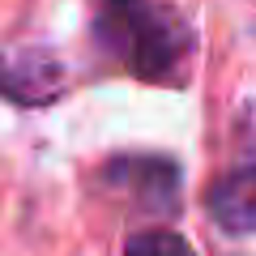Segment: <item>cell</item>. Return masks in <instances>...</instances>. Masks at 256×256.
<instances>
[{"label": "cell", "instance_id": "1", "mask_svg": "<svg viewBox=\"0 0 256 256\" xmlns=\"http://www.w3.org/2000/svg\"><path fill=\"white\" fill-rule=\"evenodd\" d=\"M98 38L141 82H180L192 52V34L158 0H102Z\"/></svg>", "mask_w": 256, "mask_h": 256}, {"label": "cell", "instance_id": "2", "mask_svg": "<svg viewBox=\"0 0 256 256\" xmlns=\"http://www.w3.org/2000/svg\"><path fill=\"white\" fill-rule=\"evenodd\" d=\"M210 218L230 235H256V166L222 175L205 196Z\"/></svg>", "mask_w": 256, "mask_h": 256}, {"label": "cell", "instance_id": "3", "mask_svg": "<svg viewBox=\"0 0 256 256\" xmlns=\"http://www.w3.org/2000/svg\"><path fill=\"white\" fill-rule=\"evenodd\" d=\"M107 184H120L141 205L162 210V205H175V184H180V175L162 158H120V162L107 166Z\"/></svg>", "mask_w": 256, "mask_h": 256}, {"label": "cell", "instance_id": "4", "mask_svg": "<svg viewBox=\"0 0 256 256\" xmlns=\"http://www.w3.org/2000/svg\"><path fill=\"white\" fill-rule=\"evenodd\" d=\"M0 86L13 98H47L56 94V64L43 56H26V60H0Z\"/></svg>", "mask_w": 256, "mask_h": 256}, {"label": "cell", "instance_id": "5", "mask_svg": "<svg viewBox=\"0 0 256 256\" xmlns=\"http://www.w3.org/2000/svg\"><path fill=\"white\" fill-rule=\"evenodd\" d=\"M124 256H196V252L188 248L184 235H175L166 226H150V230H137L124 244Z\"/></svg>", "mask_w": 256, "mask_h": 256}]
</instances>
